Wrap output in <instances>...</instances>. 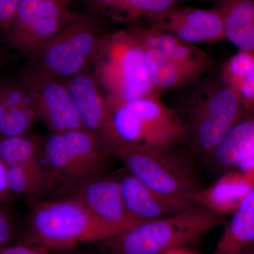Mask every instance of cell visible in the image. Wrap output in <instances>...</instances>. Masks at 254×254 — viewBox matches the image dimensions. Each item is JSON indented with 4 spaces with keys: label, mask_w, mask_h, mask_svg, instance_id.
<instances>
[{
    "label": "cell",
    "mask_w": 254,
    "mask_h": 254,
    "mask_svg": "<svg viewBox=\"0 0 254 254\" xmlns=\"http://www.w3.org/2000/svg\"><path fill=\"white\" fill-rule=\"evenodd\" d=\"M106 100L109 118L101 141L111 156L121 150L170 148L185 141L181 118L159 95L127 102Z\"/></svg>",
    "instance_id": "1"
},
{
    "label": "cell",
    "mask_w": 254,
    "mask_h": 254,
    "mask_svg": "<svg viewBox=\"0 0 254 254\" xmlns=\"http://www.w3.org/2000/svg\"><path fill=\"white\" fill-rule=\"evenodd\" d=\"M120 234L94 216L79 200L69 196L33 205L21 243L66 251L81 244L104 242Z\"/></svg>",
    "instance_id": "2"
},
{
    "label": "cell",
    "mask_w": 254,
    "mask_h": 254,
    "mask_svg": "<svg viewBox=\"0 0 254 254\" xmlns=\"http://www.w3.org/2000/svg\"><path fill=\"white\" fill-rule=\"evenodd\" d=\"M91 65L108 100L127 102L159 95L150 81L143 47L129 28L108 32Z\"/></svg>",
    "instance_id": "3"
},
{
    "label": "cell",
    "mask_w": 254,
    "mask_h": 254,
    "mask_svg": "<svg viewBox=\"0 0 254 254\" xmlns=\"http://www.w3.org/2000/svg\"><path fill=\"white\" fill-rule=\"evenodd\" d=\"M110 156L100 138L86 129L41 137V158L48 193H71L84 182L106 173Z\"/></svg>",
    "instance_id": "4"
},
{
    "label": "cell",
    "mask_w": 254,
    "mask_h": 254,
    "mask_svg": "<svg viewBox=\"0 0 254 254\" xmlns=\"http://www.w3.org/2000/svg\"><path fill=\"white\" fill-rule=\"evenodd\" d=\"M184 101L185 140L197 154L208 158L245 112L235 92L221 77L201 81Z\"/></svg>",
    "instance_id": "5"
},
{
    "label": "cell",
    "mask_w": 254,
    "mask_h": 254,
    "mask_svg": "<svg viewBox=\"0 0 254 254\" xmlns=\"http://www.w3.org/2000/svg\"><path fill=\"white\" fill-rule=\"evenodd\" d=\"M224 222L222 215L195 207L168 218L140 222L104 242L110 254H165L196 242Z\"/></svg>",
    "instance_id": "6"
},
{
    "label": "cell",
    "mask_w": 254,
    "mask_h": 254,
    "mask_svg": "<svg viewBox=\"0 0 254 254\" xmlns=\"http://www.w3.org/2000/svg\"><path fill=\"white\" fill-rule=\"evenodd\" d=\"M105 20L81 13L41 48L28 55L24 69L66 79L91 66L105 35Z\"/></svg>",
    "instance_id": "7"
},
{
    "label": "cell",
    "mask_w": 254,
    "mask_h": 254,
    "mask_svg": "<svg viewBox=\"0 0 254 254\" xmlns=\"http://www.w3.org/2000/svg\"><path fill=\"white\" fill-rule=\"evenodd\" d=\"M174 147L121 150L115 157L128 173L165 199L187 209L198 207L203 189L190 164Z\"/></svg>",
    "instance_id": "8"
},
{
    "label": "cell",
    "mask_w": 254,
    "mask_h": 254,
    "mask_svg": "<svg viewBox=\"0 0 254 254\" xmlns=\"http://www.w3.org/2000/svg\"><path fill=\"white\" fill-rule=\"evenodd\" d=\"M66 0H22L4 33L6 44L30 55L41 48L81 13L69 9Z\"/></svg>",
    "instance_id": "9"
},
{
    "label": "cell",
    "mask_w": 254,
    "mask_h": 254,
    "mask_svg": "<svg viewBox=\"0 0 254 254\" xmlns=\"http://www.w3.org/2000/svg\"><path fill=\"white\" fill-rule=\"evenodd\" d=\"M21 76L34 98L38 118L50 133L84 129L69 92L60 78L26 69Z\"/></svg>",
    "instance_id": "10"
},
{
    "label": "cell",
    "mask_w": 254,
    "mask_h": 254,
    "mask_svg": "<svg viewBox=\"0 0 254 254\" xmlns=\"http://www.w3.org/2000/svg\"><path fill=\"white\" fill-rule=\"evenodd\" d=\"M145 19L148 26L192 44L215 43L225 40L221 16L214 7L199 9L177 5Z\"/></svg>",
    "instance_id": "11"
},
{
    "label": "cell",
    "mask_w": 254,
    "mask_h": 254,
    "mask_svg": "<svg viewBox=\"0 0 254 254\" xmlns=\"http://www.w3.org/2000/svg\"><path fill=\"white\" fill-rule=\"evenodd\" d=\"M70 196L79 200L94 216L120 233L140 223L127 213L119 175L105 173L95 177L74 189Z\"/></svg>",
    "instance_id": "12"
},
{
    "label": "cell",
    "mask_w": 254,
    "mask_h": 254,
    "mask_svg": "<svg viewBox=\"0 0 254 254\" xmlns=\"http://www.w3.org/2000/svg\"><path fill=\"white\" fill-rule=\"evenodd\" d=\"M62 81L69 92L83 128L101 141L109 118V108L91 68Z\"/></svg>",
    "instance_id": "13"
},
{
    "label": "cell",
    "mask_w": 254,
    "mask_h": 254,
    "mask_svg": "<svg viewBox=\"0 0 254 254\" xmlns=\"http://www.w3.org/2000/svg\"><path fill=\"white\" fill-rule=\"evenodd\" d=\"M129 28L142 44L158 50L172 61L188 68L200 77L211 66V60L205 52L171 33L148 25H134Z\"/></svg>",
    "instance_id": "14"
},
{
    "label": "cell",
    "mask_w": 254,
    "mask_h": 254,
    "mask_svg": "<svg viewBox=\"0 0 254 254\" xmlns=\"http://www.w3.org/2000/svg\"><path fill=\"white\" fill-rule=\"evenodd\" d=\"M119 182L124 206L135 221L168 218L189 210L165 199L128 172L119 175Z\"/></svg>",
    "instance_id": "15"
},
{
    "label": "cell",
    "mask_w": 254,
    "mask_h": 254,
    "mask_svg": "<svg viewBox=\"0 0 254 254\" xmlns=\"http://www.w3.org/2000/svg\"><path fill=\"white\" fill-rule=\"evenodd\" d=\"M187 1L188 0H81L86 14L105 21L129 24Z\"/></svg>",
    "instance_id": "16"
},
{
    "label": "cell",
    "mask_w": 254,
    "mask_h": 254,
    "mask_svg": "<svg viewBox=\"0 0 254 254\" xmlns=\"http://www.w3.org/2000/svg\"><path fill=\"white\" fill-rule=\"evenodd\" d=\"M254 152V108L244 112L225 133L208 159L222 170L237 165Z\"/></svg>",
    "instance_id": "17"
},
{
    "label": "cell",
    "mask_w": 254,
    "mask_h": 254,
    "mask_svg": "<svg viewBox=\"0 0 254 254\" xmlns=\"http://www.w3.org/2000/svg\"><path fill=\"white\" fill-rule=\"evenodd\" d=\"M225 40L239 50L254 53V0H215Z\"/></svg>",
    "instance_id": "18"
},
{
    "label": "cell",
    "mask_w": 254,
    "mask_h": 254,
    "mask_svg": "<svg viewBox=\"0 0 254 254\" xmlns=\"http://www.w3.org/2000/svg\"><path fill=\"white\" fill-rule=\"evenodd\" d=\"M254 186V181L240 171H228L200 192L198 205L213 213L234 212Z\"/></svg>",
    "instance_id": "19"
},
{
    "label": "cell",
    "mask_w": 254,
    "mask_h": 254,
    "mask_svg": "<svg viewBox=\"0 0 254 254\" xmlns=\"http://www.w3.org/2000/svg\"><path fill=\"white\" fill-rule=\"evenodd\" d=\"M254 242V186L234 211L213 254H236Z\"/></svg>",
    "instance_id": "20"
},
{
    "label": "cell",
    "mask_w": 254,
    "mask_h": 254,
    "mask_svg": "<svg viewBox=\"0 0 254 254\" xmlns=\"http://www.w3.org/2000/svg\"><path fill=\"white\" fill-rule=\"evenodd\" d=\"M142 46L150 81L158 93L177 89L200 78L193 71L169 59L158 50Z\"/></svg>",
    "instance_id": "21"
},
{
    "label": "cell",
    "mask_w": 254,
    "mask_h": 254,
    "mask_svg": "<svg viewBox=\"0 0 254 254\" xmlns=\"http://www.w3.org/2000/svg\"><path fill=\"white\" fill-rule=\"evenodd\" d=\"M220 77L240 98L245 111L254 108V53L239 50L224 63Z\"/></svg>",
    "instance_id": "22"
},
{
    "label": "cell",
    "mask_w": 254,
    "mask_h": 254,
    "mask_svg": "<svg viewBox=\"0 0 254 254\" xmlns=\"http://www.w3.org/2000/svg\"><path fill=\"white\" fill-rule=\"evenodd\" d=\"M10 189L15 196L34 198L48 193L44 168L40 163L8 167Z\"/></svg>",
    "instance_id": "23"
},
{
    "label": "cell",
    "mask_w": 254,
    "mask_h": 254,
    "mask_svg": "<svg viewBox=\"0 0 254 254\" xmlns=\"http://www.w3.org/2000/svg\"><path fill=\"white\" fill-rule=\"evenodd\" d=\"M41 140L29 133L0 138V160L7 167L40 163Z\"/></svg>",
    "instance_id": "24"
},
{
    "label": "cell",
    "mask_w": 254,
    "mask_h": 254,
    "mask_svg": "<svg viewBox=\"0 0 254 254\" xmlns=\"http://www.w3.org/2000/svg\"><path fill=\"white\" fill-rule=\"evenodd\" d=\"M8 205L0 204V247L6 246L15 234V222Z\"/></svg>",
    "instance_id": "25"
},
{
    "label": "cell",
    "mask_w": 254,
    "mask_h": 254,
    "mask_svg": "<svg viewBox=\"0 0 254 254\" xmlns=\"http://www.w3.org/2000/svg\"><path fill=\"white\" fill-rule=\"evenodd\" d=\"M22 0H0V31H4L12 22Z\"/></svg>",
    "instance_id": "26"
},
{
    "label": "cell",
    "mask_w": 254,
    "mask_h": 254,
    "mask_svg": "<svg viewBox=\"0 0 254 254\" xmlns=\"http://www.w3.org/2000/svg\"><path fill=\"white\" fill-rule=\"evenodd\" d=\"M15 197L10 189L8 167L0 160V204L9 205Z\"/></svg>",
    "instance_id": "27"
},
{
    "label": "cell",
    "mask_w": 254,
    "mask_h": 254,
    "mask_svg": "<svg viewBox=\"0 0 254 254\" xmlns=\"http://www.w3.org/2000/svg\"><path fill=\"white\" fill-rule=\"evenodd\" d=\"M0 254H50V250L39 246L20 243L19 245L4 246L0 248Z\"/></svg>",
    "instance_id": "28"
},
{
    "label": "cell",
    "mask_w": 254,
    "mask_h": 254,
    "mask_svg": "<svg viewBox=\"0 0 254 254\" xmlns=\"http://www.w3.org/2000/svg\"><path fill=\"white\" fill-rule=\"evenodd\" d=\"M238 171L254 181V152L237 166Z\"/></svg>",
    "instance_id": "29"
},
{
    "label": "cell",
    "mask_w": 254,
    "mask_h": 254,
    "mask_svg": "<svg viewBox=\"0 0 254 254\" xmlns=\"http://www.w3.org/2000/svg\"><path fill=\"white\" fill-rule=\"evenodd\" d=\"M236 254H254V242L247 246L245 248L242 249L240 252H237Z\"/></svg>",
    "instance_id": "30"
},
{
    "label": "cell",
    "mask_w": 254,
    "mask_h": 254,
    "mask_svg": "<svg viewBox=\"0 0 254 254\" xmlns=\"http://www.w3.org/2000/svg\"><path fill=\"white\" fill-rule=\"evenodd\" d=\"M165 254H195L191 253V252H188L185 250V248L177 249V250H174L170 251Z\"/></svg>",
    "instance_id": "31"
},
{
    "label": "cell",
    "mask_w": 254,
    "mask_h": 254,
    "mask_svg": "<svg viewBox=\"0 0 254 254\" xmlns=\"http://www.w3.org/2000/svg\"><path fill=\"white\" fill-rule=\"evenodd\" d=\"M66 1H68L69 3H71L72 2L73 0H66Z\"/></svg>",
    "instance_id": "32"
},
{
    "label": "cell",
    "mask_w": 254,
    "mask_h": 254,
    "mask_svg": "<svg viewBox=\"0 0 254 254\" xmlns=\"http://www.w3.org/2000/svg\"><path fill=\"white\" fill-rule=\"evenodd\" d=\"M205 1H211V0H205Z\"/></svg>",
    "instance_id": "33"
},
{
    "label": "cell",
    "mask_w": 254,
    "mask_h": 254,
    "mask_svg": "<svg viewBox=\"0 0 254 254\" xmlns=\"http://www.w3.org/2000/svg\"><path fill=\"white\" fill-rule=\"evenodd\" d=\"M0 248H1V247H0Z\"/></svg>",
    "instance_id": "34"
}]
</instances>
